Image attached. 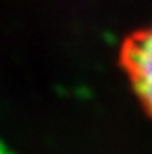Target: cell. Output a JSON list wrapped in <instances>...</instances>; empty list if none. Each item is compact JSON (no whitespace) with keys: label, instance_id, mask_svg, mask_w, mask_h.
<instances>
[{"label":"cell","instance_id":"1","mask_svg":"<svg viewBox=\"0 0 152 154\" xmlns=\"http://www.w3.org/2000/svg\"><path fill=\"white\" fill-rule=\"evenodd\" d=\"M122 66L140 101L152 112V23L124 43Z\"/></svg>","mask_w":152,"mask_h":154}]
</instances>
